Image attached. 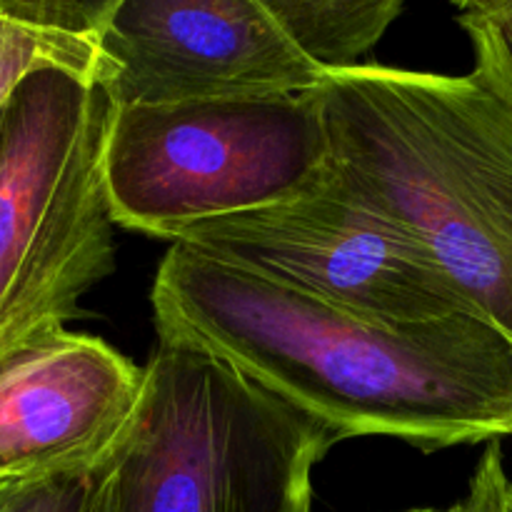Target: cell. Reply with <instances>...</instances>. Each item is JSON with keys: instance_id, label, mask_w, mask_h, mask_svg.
Here are the masks:
<instances>
[{"instance_id": "1", "label": "cell", "mask_w": 512, "mask_h": 512, "mask_svg": "<svg viewBox=\"0 0 512 512\" xmlns=\"http://www.w3.org/2000/svg\"><path fill=\"white\" fill-rule=\"evenodd\" d=\"M155 328L228 360L340 440L383 435L423 453L512 435V340L475 313L385 320L173 243Z\"/></svg>"}, {"instance_id": "2", "label": "cell", "mask_w": 512, "mask_h": 512, "mask_svg": "<svg viewBox=\"0 0 512 512\" xmlns=\"http://www.w3.org/2000/svg\"><path fill=\"white\" fill-rule=\"evenodd\" d=\"M340 183L512 340V108L480 78L353 65L313 88Z\"/></svg>"}, {"instance_id": "3", "label": "cell", "mask_w": 512, "mask_h": 512, "mask_svg": "<svg viewBox=\"0 0 512 512\" xmlns=\"http://www.w3.org/2000/svg\"><path fill=\"white\" fill-rule=\"evenodd\" d=\"M155 330L110 512H310L313 468L338 435L178 330Z\"/></svg>"}, {"instance_id": "4", "label": "cell", "mask_w": 512, "mask_h": 512, "mask_svg": "<svg viewBox=\"0 0 512 512\" xmlns=\"http://www.w3.org/2000/svg\"><path fill=\"white\" fill-rule=\"evenodd\" d=\"M110 115L98 80L65 68L28 75L0 108V358L68 328L115 270Z\"/></svg>"}, {"instance_id": "5", "label": "cell", "mask_w": 512, "mask_h": 512, "mask_svg": "<svg viewBox=\"0 0 512 512\" xmlns=\"http://www.w3.org/2000/svg\"><path fill=\"white\" fill-rule=\"evenodd\" d=\"M330 170L315 90L113 108L103 158L113 223L160 240L203 220L283 203Z\"/></svg>"}, {"instance_id": "6", "label": "cell", "mask_w": 512, "mask_h": 512, "mask_svg": "<svg viewBox=\"0 0 512 512\" xmlns=\"http://www.w3.org/2000/svg\"><path fill=\"white\" fill-rule=\"evenodd\" d=\"M170 243L375 318L473 313L448 278L333 170L295 198L188 225Z\"/></svg>"}, {"instance_id": "7", "label": "cell", "mask_w": 512, "mask_h": 512, "mask_svg": "<svg viewBox=\"0 0 512 512\" xmlns=\"http://www.w3.org/2000/svg\"><path fill=\"white\" fill-rule=\"evenodd\" d=\"M95 45L113 108L295 95L325 78L258 0H120Z\"/></svg>"}, {"instance_id": "8", "label": "cell", "mask_w": 512, "mask_h": 512, "mask_svg": "<svg viewBox=\"0 0 512 512\" xmlns=\"http://www.w3.org/2000/svg\"><path fill=\"white\" fill-rule=\"evenodd\" d=\"M145 370L95 335L53 330L0 358V483H30L113 455Z\"/></svg>"}, {"instance_id": "9", "label": "cell", "mask_w": 512, "mask_h": 512, "mask_svg": "<svg viewBox=\"0 0 512 512\" xmlns=\"http://www.w3.org/2000/svg\"><path fill=\"white\" fill-rule=\"evenodd\" d=\"M290 43L325 73L360 65L405 0H258Z\"/></svg>"}, {"instance_id": "10", "label": "cell", "mask_w": 512, "mask_h": 512, "mask_svg": "<svg viewBox=\"0 0 512 512\" xmlns=\"http://www.w3.org/2000/svg\"><path fill=\"white\" fill-rule=\"evenodd\" d=\"M43 68H65L98 75V45L93 38L35 28L0 15V108L28 75Z\"/></svg>"}, {"instance_id": "11", "label": "cell", "mask_w": 512, "mask_h": 512, "mask_svg": "<svg viewBox=\"0 0 512 512\" xmlns=\"http://www.w3.org/2000/svg\"><path fill=\"white\" fill-rule=\"evenodd\" d=\"M110 473L113 455L100 463L30 480L13 490L0 512H110Z\"/></svg>"}, {"instance_id": "12", "label": "cell", "mask_w": 512, "mask_h": 512, "mask_svg": "<svg viewBox=\"0 0 512 512\" xmlns=\"http://www.w3.org/2000/svg\"><path fill=\"white\" fill-rule=\"evenodd\" d=\"M458 23L473 43V70L512 108V0L460 10Z\"/></svg>"}, {"instance_id": "13", "label": "cell", "mask_w": 512, "mask_h": 512, "mask_svg": "<svg viewBox=\"0 0 512 512\" xmlns=\"http://www.w3.org/2000/svg\"><path fill=\"white\" fill-rule=\"evenodd\" d=\"M118 5L120 0H0V15L95 40Z\"/></svg>"}, {"instance_id": "14", "label": "cell", "mask_w": 512, "mask_h": 512, "mask_svg": "<svg viewBox=\"0 0 512 512\" xmlns=\"http://www.w3.org/2000/svg\"><path fill=\"white\" fill-rule=\"evenodd\" d=\"M458 512H512V480L505 470L500 443H488Z\"/></svg>"}, {"instance_id": "15", "label": "cell", "mask_w": 512, "mask_h": 512, "mask_svg": "<svg viewBox=\"0 0 512 512\" xmlns=\"http://www.w3.org/2000/svg\"><path fill=\"white\" fill-rule=\"evenodd\" d=\"M18 485L23 483H0V510L5 508V503H8V498L13 495V490L18 488Z\"/></svg>"}, {"instance_id": "16", "label": "cell", "mask_w": 512, "mask_h": 512, "mask_svg": "<svg viewBox=\"0 0 512 512\" xmlns=\"http://www.w3.org/2000/svg\"><path fill=\"white\" fill-rule=\"evenodd\" d=\"M453 5H458L460 10H468V8H475V5H483L488 3V0H450Z\"/></svg>"}, {"instance_id": "17", "label": "cell", "mask_w": 512, "mask_h": 512, "mask_svg": "<svg viewBox=\"0 0 512 512\" xmlns=\"http://www.w3.org/2000/svg\"><path fill=\"white\" fill-rule=\"evenodd\" d=\"M410 512H440V510H410ZM445 512H458V508H453V510H445Z\"/></svg>"}]
</instances>
